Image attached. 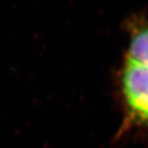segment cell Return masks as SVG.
Instances as JSON below:
<instances>
[{
	"label": "cell",
	"mask_w": 148,
	"mask_h": 148,
	"mask_svg": "<svg viewBox=\"0 0 148 148\" xmlns=\"http://www.w3.org/2000/svg\"><path fill=\"white\" fill-rule=\"evenodd\" d=\"M115 87L122 111L117 135L148 136V69L124 58L115 76Z\"/></svg>",
	"instance_id": "cell-1"
},
{
	"label": "cell",
	"mask_w": 148,
	"mask_h": 148,
	"mask_svg": "<svg viewBox=\"0 0 148 148\" xmlns=\"http://www.w3.org/2000/svg\"><path fill=\"white\" fill-rule=\"evenodd\" d=\"M128 46L125 59L148 69V13L133 14L126 20Z\"/></svg>",
	"instance_id": "cell-2"
}]
</instances>
